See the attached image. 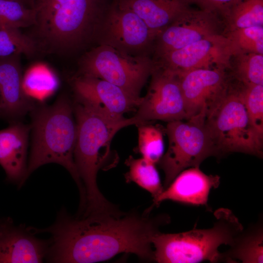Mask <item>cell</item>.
Wrapping results in <instances>:
<instances>
[{"label":"cell","mask_w":263,"mask_h":263,"mask_svg":"<svg viewBox=\"0 0 263 263\" xmlns=\"http://www.w3.org/2000/svg\"><path fill=\"white\" fill-rule=\"evenodd\" d=\"M146 210L127 213H100L72 216L64 208L52 225L28 226L34 234L51 235L45 260L56 263H93L120 253H132L146 261H154L152 238L170 222L167 215L151 216Z\"/></svg>","instance_id":"6da1fadb"},{"label":"cell","mask_w":263,"mask_h":263,"mask_svg":"<svg viewBox=\"0 0 263 263\" xmlns=\"http://www.w3.org/2000/svg\"><path fill=\"white\" fill-rule=\"evenodd\" d=\"M77 126L74 150L75 165L84 187L85 206L82 216L113 213L118 209L100 192L97 174L100 169L110 168V144L116 132L133 125L131 118L114 121L91 104L75 98L73 104Z\"/></svg>","instance_id":"7a4b0ae2"},{"label":"cell","mask_w":263,"mask_h":263,"mask_svg":"<svg viewBox=\"0 0 263 263\" xmlns=\"http://www.w3.org/2000/svg\"><path fill=\"white\" fill-rule=\"evenodd\" d=\"M31 112L32 144L27 178L44 165L59 164L75 182L80 194L79 206H84L85 191L74 158L77 126L73 104L68 96L62 94L52 105L35 106Z\"/></svg>","instance_id":"3957f363"},{"label":"cell","mask_w":263,"mask_h":263,"mask_svg":"<svg viewBox=\"0 0 263 263\" xmlns=\"http://www.w3.org/2000/svg\"><path fill=\"white\" fill-rule=\"evenodd\" d=\"M216 221L207 229L178 233L160 231L152 238L154 261L159 263H196L222 261L219 247L231 245L244 230L242 224L229 209L220 208L214 212Z\"/></svg>","instance_id":"277c9868"},{"label":"cell","mask_w":263,"mask_h":263,"mask_svg":"<svg viewBox=\"0 0 263 263\" xmlns=\"http://www.w3.org/2000/svg\"><path fill=\"white\" fill-rule=\"evenodd\" d=\"M112 0H70L59 6L38 30L42 49L72 54L93 43Z\"/></svg>","instance_id":"5b68a950"},{"label":"cell","mask_w":263,"mask_h":263,"mask_svg":"<svg viewBox=\"0 0 263 263\" xmlns=\"http://www.w3.org/2000/svg\"><path fill=\"white\" fill-rule=\"evenodd\" d=\"M205 125L214 155L241 152L263 157V136L250 120L238 84L231 82L225 95L206 116Z\"/></svg>","instance_id":"8992f818"},{"label":"cell","mask_w":263,"mask_h":263,"mask_svg":"<svg viewBox=\"0 0 263 263\" xmlns=\"http://www.w3.org/2000/svg\"><path fill=\"white\" fill-rule=\"evenodd\" d=\"M78 66L76 75L105 80L140 97L155 63L150 56H131L109 46L96 45L84 53Z\"/></svg>","instance_id":"52a82bcc"},{"label":"cell","mask_w":263,"mask_h":263,"mask_svg":"<svg viewBox=\"0 0 263 263\" xmlns=\"http://www.w3.org/2000/svg\"><path fill=\"white\" fill-rule=\"evenodd\" d=\"M205 118L197 115L168 122L165 132L169 147L158 163L165 173L164 189L183 170L199 167L205 159L214 155Z\"/></svg>","instance_id":"ba28073f"},{"label":"cell","mask_w":263,"mask_h":263,"mask_svg":"<svg viewBox=\"0 0 263 263\" xmlns=\"http://www.w3.org/2000/svg\"><path fill=\"white\" fill-rule=\"evenodd\" d=\"M155 38L135 13L112 0L99 25L95 44L131 56H150Z\"/></svg>","instance_id":"9c48e42d"},{"label":"cell","mask_w":263,"mask_h":263,"mask_svg":"<svg viewBox=\"0 0 263 263\" xmlns=\"http://www.w3.org/2000/svg\"><path fill=\"white\" fill-rule=\"evenodd\" d=\"M155 63V62H154ZM147 94L135 115L133 125L149 121L170 122L187 119L185 105L178 76L173 72L155 63Z\"/></svg>","instance_id":"30bf717a"},{"label":"cell","mask_w":263,"mask_h":263,"mask_svg":"<svg viewBox=\"0 0 263 263\" xmlns=\"http://www.w3.org/2000/svg\"><path fill=\"white\" fill-rule=\"evenodd\" d=\"M224 32V21L218 15L188 7L157 36L152 59L208 37L225 34Z\"/></svg>","instance_id":"8fae6325"},{"label":"cell","mask_w":263,"mask_h":263,"mask_svg":"<svg viewBox=\"0 0 263 263\" xmlns=\"http://www.w3.org/2000/svg\"><path fill=\"white\" fill-rule=\"evenodd\" d=\"M237 50L224 34L208 37L153 60L156 64L177 75L198 69L228 70L229 60Z\"/></svg>","instance_id":"7c38bea8"},{"label":"cell","mask_w":263,"mask_h":263,"mask_svg":"<svg viewBox=\"0 0 263 263\" xmlns=\"http://www.w3.org/2000/svg\"><path fill=\"white\" fill-rule=\"evenodd\" d=\"M177 75L187 119L206 117L225 95L232 82L227 70L220 68L195 69Z\"/></svg>","instance_id":"4fadbf2b"},{"label":"cell","mask_w":263,"mask_h":263,"mask_svg":"<svg viewBox=\"0 0 263 263\" xmlns=\"http://www.w3.org/2000/svg\"><path fill=\"white\" fill-rule=\"evenodd\" d=\"M71 84L75 98L91 104L116 121L126 119L124 114L136 110L142 100V97H134L120 87L96 77L75 75L71 79Z\"/></svg>","instance_id":"5bb4252c"},{"label":"cell","mask_w":263,"mask_h":263,"mask_svg":"<svg viewBox=\"0 0 263 263\" xmlns=\"http://www.w3.org/2000/svg\"><path fill=\"white\" fill-rule=\"evenodd\" d=\"M49 244L10 218L0 220V263H42Z\"/></svg>","instance_id":"9a60e30c"},{"label":"cell","mask_w":263,"mask_h":263,"mask_svg":"<svg viewBox=\"0 0 263 263\" xmlns=\"http://www.w3.org/2000/svg\"><path fill=\"white\" fill-rule=\"evenodd\" d=\"M20 55L0 58V107L1 116L18 121L35 107L25 93Z\"/></svg>","instance_id":"2e32d148"},{"label":"cell","mask_w":263,"mask_h":263,"mask_svg":"<svg viewBox=\"0 0 263 263\" xmlns=\"http://www.w3.org/2000/svg\"><path fill=\"white\" fill-rule=\"evenodd\" d=\"M220 182V177L217 175H207L199 167L189 168L181 172L162 193L153 200L150 207L152 208L165 200L207 207L210 191L218 188Z\"/></svg>","instance_id":"e0dca14e"},{"label":"cell","mask_w":263,"mask_h":263,"mask_svg":"<svg viewBox=\"0 0 263 263\" xmlns=\"http://www.w3.org/2000/svg\"><path fill=\"white\" fill-rule=\"evenodd\" d=\"M30 126L13 121L0 130V165L7 180L21 187L27 178V149Z\"/></svg>","instance_id":"ac0fdd59"},{"label":"cell","mask_w":263,"mask_h":263,"mask_svg":"<svg viewBox=\"0 0 263 263\" xmlns=\"http://www.w3.org/2000/svg\"><path fill=\"white\" fill-rule=\"evenodd\" d=\"M135 13L157 36L188 7L186 0H115Z\"/></svg>","instance_id":"d6986e66"},{"label":"cell","mask_w":263,"mask_h":263,"mask_svg":"<svg viewBox=\"0 0 263 263\" xmlns=\"http://www.w3.org/2000/svg\"><path fill=\"white\" fill-rule=\"evenodd\" d=\"M261 223L244 229L236 238L230 248L222 253V261L244 263H263V233Z\"/></svg>","instance_id":"ffe728a7"},{"label":"cell","mask_w":263,"mask_h":263,"mask_svg":"<svg viewBox=\"0 0 263 263\" xmlns=\"http://www.w3.org/2000/svg\"><path fill=\"white\" fill-rule=\"evenodd\" d=\"M229 74L241 85H263V55L237 51L229 60Z\"/></svg>","instance_id":"44dd1931"},{"label":"cell","mask_w":263,"mask_h":263,"mask_svg":"<svg viewBox=\"0 0 263 263\" xmlns=\"http://www.w3.org/2000/svg\"><path fill=\"white\" fill-rule=\"evenodd\" d=\"M223 19L225 34L238 29L263 26V0H239Z\"/></svg>","instance_id":"7402d4cb"},{"label":"cell","mask_w":263,"mask_h":263,"mask_svg":"<svg viewBox=\"0 0 263 263\" xmlns=\"http://www.w3.org/2000/svg\"><path fill=\"white\" fill-rule=\"evenodd\" d=\"M125 164L129 169L125 175L127 183H136L149 192L153 199L162 193L164 188L155 164L143 157L135 159L132 156L126 160Z\"/></svg>","instance_id":"603a6c76"},{"label":"cell","mask_w":263,"mask_h":263,"mask_svg":"<svg viewBox=\"0 0 263 263\" xmlns=\"http://www.w3.org/2000/svg\"><path fill=\"white\" fill-rule=\"evenodd\" d=\"M26 94L32 99L42 100L50 96L58 86V79L53 72L45 66L32 67L23 77Z\"/></svg>","instance_id":"cb8c5ba5"},{"label":"cell","mask_w":263,"mask_h":263,"mask_svg":"<svg viewBox=\"0 0 263 263\" xmlns=\"http://www.w3.org/2000/svg\"><path fill=\"white\" fill-rule=\"evenodd\" d=\"M38 49L35 40L21 33L19 28L0 29V58L22 54L33 56Z\"/></svg>","instance_id":"d4e9b609"},{"label":"cell","mask_w":263,"mask_h":263,"mask_svg":"<svg viewBox=\"0 0 263 263\" xmlns=\"http://www.w3.org/2000/svg\"><path fill=\"white\" fill-rule=\"evenodd\" d=\"M36 12L14 0H0V29L20 28L35 25Z\"/></svg>","instance_id":"484cf974"},{"label":"cell","mask_w":263,"mask_h":263,"mask_svg":"<svg viewBox=\"0 0 263 263\" xmlns=\"http://www.w3.org/2000/svg\"><path fill=\"white\" fill-rule=\"evenodd\" d=\"M138 149L142 157L156 164L163 155L164 144L162 131L146 123L138 125Z\"/></svg>","instance_id":"4316f807"},{"label":"cell","mask_w":263,"mask_h":263,"mask_svg":"<svg viewBox=\"0 0 263 263\" xmlns=\"http://www.w3.org/2000/svg\"><path fill=\"white\" fill-rule=\"evenodd\" d=\"M238 84L250 120L263 136V85Z\"/></svg>","instance_id":"83f0119b"},{"label":"cell","mask_w":263,"mask_h":263,"mask_svg":"<svg viewBox=\"0 0 263 263\" xmlns=\"http://www.w3.org/2000/svg\"><path fill=\"white\" fill-rule=\"evenodd\" d=\"M237 51L263 55V26H252L231 31L225 34Z\"/></svg>","instance_id":"f1b7e54d"},{"label":"cell","mask_w":263,"mask_h":263,"mask_svg":"<svg viewBox=\"0 0 263 263\" xmlns=\"http://www.w3.org/2000/svg\"><path fill=\"white\" fill-rule=\"evenodd\" d=\"M70 0H37L35 2L37 29L41 27L59 6Z\"/></svg>","instance_id":"f546056e"},{"label":"cell","mask_w":263,"mask_h":263,"mask_svg":"<svg viewBox=\"0 0 263 263\" xmlns=\"http://www.w3.org/2000/svg\"><path fill=\"white\" fill-rule=\"evenodd\" d=\"M197 4L200 9L208 11L223 18L230 8L239 0H186Z\"/></svg>","instance_id":"4dcf8cb0"},{"label":"cell","mask_w":263,"mask_h":263,"mask_svg":"<svg viewBox=\"0 0 263 263\" xmlns=\"http://www.w3.org/2000/svg\"><path fill=\"white\" fill-rule=\"evenodd\" d=\"M14 0L19 1L30 8L35 9V1H34V0Z\"/></svg>","instance_id":"1f68e13d"},{"label":"cell","mask_w":263,"mask_h":263,"mask_svg":"<svg viewBox=\"0 0 263 263\" xmlns=\"http://www.w3.org/2000/svg\"><path fill=\"white\" fill-rule=\"evenodd\" d=\"M0 116H1V110H0Z\"/></svg>","instance_id":"d6a6232c"}]
</instances>
